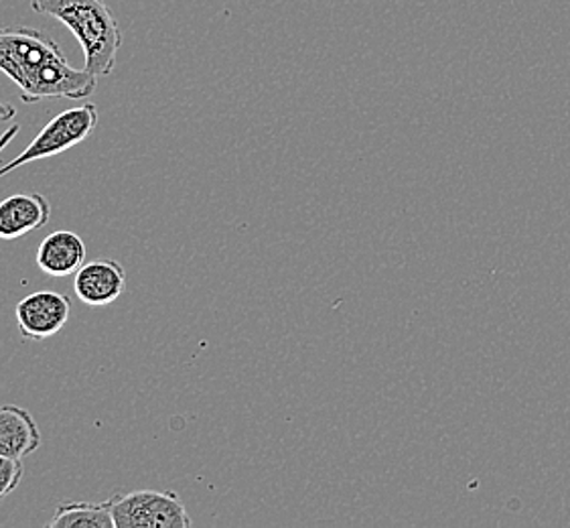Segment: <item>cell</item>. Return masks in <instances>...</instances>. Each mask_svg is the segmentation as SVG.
I'll return each instance as SVG.
<instances>
[{
    "instance_id": "cell-1",
    "label": "cell",
    "mask_w": 570,
    "mask_h": 528,
    "mask_svg": "<svg viewBox=\"0 0 570 528\" xmlns=\"http://www.w3.org/2000/svg\"><path fill=\"white\" fill-rule=\"evenodd\" d=\"M0 74L17 86L24 104L83 100L96 92V76L73 68L61 47L29 27H0Z\"/></svg>"
},
{
    "instance_id": "cell-2",
    "label": "cell",
    "mask_w": 570,
    "mask_h": 528,
    "mask_svg": "<svg viewBox=\"0 0 570 528\" xmlns=\"http://www.w3.org/2000/svg\"><path fill=\"white\" fill-rule=\"evenodd\" d=\"M37 14L53 17L76 35L83 49V68L108 78L116 68L122 31L106 0H31Z\"/></svg>"
},
{
    "instance_id": "cell-3",
    "label": "cell",
    "mask_w": 570,
    "mask_h": 528,
    "mask_svg": "<svg viewBox=\"0 0 570 528\" xmlns=\"http://www.w3.org/2000/svg\"><path fill=\"white\" fill-rule=\"evenodd\" d=\"M96 125H98L96 104L86 102L59 113L39 130V135L14 159L0 165V177H7L9 173L21 169L27 163L41 162L73 149L76 145H80L90 137Z\"/></svg>"
},
{
    "instance_id": "cell-4",
    "label": "cell",
    "mask_w": 570,
    "mask_h": 528,
    "mask_svg": "<svg viewBox=\"0 0 570 528\" xmlns=\"http://www.w3.org/2000/svg\"><path fill=\"white\" fill-rule=\"evenodd\" d=\"M112 500L115 528H189L194 520L175 492L137 490Z\"/></svg>"
},
{
    "instance_id": "cell-5",
    "label": "cell",
    "mask_w": 570,
    "mask_h": 528,
    "mask_svg": "<svg viewBox=\"0 0 570 528\" xmlns=\"http://www.w3.org/2000/svg\"><path fill=\"white\" fill-rule=\"evenodd\" d=\"M71 301L56 291H37L14 307L17 325L27 340L43 342L61 332L69 322Z\"/></svg>"
},
{
    "instance_id": "cell-6",
    "label": "cell",
    "mask_w": 570,
    "mask_h": 528,
    "mask_svg": "<svg viewBox=\"0 0 570 528\" xmlns=\"http://www.w3.org/2000/svg\"><path fill=\"white\" fill-rule=\"evenodd\" d=\"M126 283L128 278L122 264L112 258H96L91 263H83L76 273L73 291L83 305L104 307L125 293Z\"/></svg>"
},
{
    "instance_id": "cell-7",
    "label": "cell",
    "mask_w": 570,
    "mask_h": 528,
    "mask_svg": "<svg viewBox=\"0 0 570 528\" xmlns=\"http://www.w3.org/2000/svg\"><path fill=\"white\" fill-rule=\"evenodd\" d=\"M51 206L41 194H14L0 202V241H17L49 224Z\"/></svg>"
},
{
    "instance_id": "cell-8",
    "label": "cell",
    "mask_w": 570,
    "mask_h": 528,
    "mask_svg": "<svg viewBox=\"0 0 570 528\" xmlns=\"http://www.w3.org/2000/svg\"><path fill=\"white\" fill-rule=\"evenodd\" d=\"M86 242L81 241L76 232L58 231L49 234L46 241L37 248V266L47 276L76 275L86 263Z\"/></svg>"
},
{
    "instance_id": "cell-9",
    "label": "cell",
    "mask_w": 570,
    "mask_h": 528,
    "mask_svg": "<svg viewBox=\"0 0 570 528\" xmlns=\"http://www.w3.org/2000/svg\"><path fill=\"white\" fill-rule=\"evenodd\" d=\"M41 446V431L23 407H0V456L23 461Z\"/></svg>"
},
{
    "instance_id": "cell-10",
    "label": "cell",
    "mask_w": 570,
    "mask_h": 528,
    "mask_svg": "<svg viewBox=\"0 0 570 528\" xmlns=\"http://www.w3.org/2000/svg\"><path fill=\"white\" fill-rule=\"evenodd\" d=\"M47 528H115L112 500L106 502H68L58 506Z\"/></svg>"
},
{
    "instance_id": "cell-11",
    "label": "cell",
    "mask_w": 570,
    "mask_h": 528,
    "mask_svg": "<svg viewBox=\"0 0 570 528\" xmlns=\"http://www.w3.org/2000/svg\"><path fill=\"white\" fill-rule=\"evenodd\" d=\"M23 463L21 460H12L0 456V500L12 495L23 480Z\"/></svg>"
},
{
    "instance_id": "cell-12",
    "label": "cell",
    "mask_w": 570,
    "mask_h": 528,
    "mask_svg": "<svg viewBox=\"0 0 570 528\" xmlns=\"http://www.w3.org/2000/svg\"><path fill=\"white\" fill-rule=\"evenodd\" d=\"M19 133H21V127H19V125H12V127L7 128V130L0 135V153L11 145Z\"/></svg>"
},
{
    "instance_id": "cell-13",
    "label": "cell",
    "mask_w": 570,
    "mask_h": 528,
    "mask_svg": "<svg viewBox=\"0 0 570 528\" xmlns=\"http://www.w3.org/2000/svg\"><path fill=\"white\" fill-rule=\"evenodd\" d=\"M17 116V108L9 102H0V123H11Z\"/></svg>"
}]
</instances>
